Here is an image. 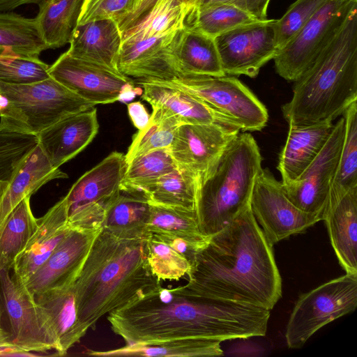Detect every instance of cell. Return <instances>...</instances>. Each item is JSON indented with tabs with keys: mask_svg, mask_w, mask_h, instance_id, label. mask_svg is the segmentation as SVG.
I'll list each match as a JSON object with an SVG mask.
<instances>
[{
	"mask_svg": "<svg viewBox=\"0 0 357 357\" xmlns=\"http://www.w3.org/2000/svg\"><path fill=\"white\" fill-rule=\"evenodd\" d=\"M47 49L34 18L0 12V56L39 58Z\"/></svg>",
	"mask_w": 357,
	"mask_h": 357,
	"instance_id": "4dcf8cb0",
	"label": "cell"
},
{
	"mask_svg": "<svg viewBox=\"0 0 357 357\" xmlns=\"http://www.w3.org/2000/svg\"><path fill=\"white\" fill-rule=\"evenodd\" d=\"M158 0H143L141 6L137 9L136 12H135L130 17H128L122 22H121L119 25L120 30L121 33L123 31L126 30L130 26H132L135 22H136L138 20L142 17L155 4V3ZM181 3H184L188 6L194 7L196 0H176Z\"/></svg>",
	"mask_w": 357,
	"mask_h": 357,
	"instance_id": "bcb514c9",
	"label": "cell"
},
{
	"mask_svg": "<svg viewBox=\"0 0 357 357\" xmlns=\"http://www.w3.org/2000/svg\"><path fill=\"white\" fill-rule=\"evenodd\" d=\"M68 175L49 161L40 145L22 163L0 200V234L11 212L25 197H31L47 182Z\"/></svg>",
	"mask_w": 357,
	"mask_h": 357,
	"instance_id": "4316f807",
	"label": "cell"
},
{
	"mask_svg": "<svg viewBox=\"0 0 357 357\" xmlns=\"http://www.w3.org/2000/svg\"><path fill=\"white\" fill-rule=\"evenodd\" d=\"M149 125L132 137L125 158L128 164L134 158L152 151L169 149L178 127L183 124L176 117L152 108Z\"/></svg>",
	"mask_w": 357,
	"mask_h": 357,
	"instance_id": "f35d334b",
	"label": "cell"
},
{
	"mask_svg": "<svg viewBox=\"0 0 357 357\" xmlns=\"http://www.w3.org/2000/svg\"><path fill=\"white\" fill-rule=\"evenodd\" d=\"M190 6L176 0H158L152 8L122 32L119 70L139 79L174 77L170 52L185 26Z\"/></svg>",
	"mask_w": 357,
	"mask_h": 357,
	"instance_id": "8992f818",
	"label": "cell"
},
{
	"mask_svg": "<svg viewBox=\"0 0 357 357\" xmlns=\"http://www.w3.org/2000/svg\"><path fill=\"white\" fill-rule=\"evenodd\" d=\"M150 204L149 233L181 238L197 251L207 243L209 237L202 233L195 210Z\"/></svg>",
	"mask_w": 357,
	"mask_h": 357,
	"instance_id": "1f68e13d",
	"label": "cell"
},
{
	"mask_svg": "<svg viewBox=\"0 0 357 357\" xmlns=\"http://www.w3.org/2000/svg\"><path fill=\"white\" fill-rule=\"evenodd\" d=\"M84 0H43L35 21L48 49L69 43L81 13Z\"/></svg>",
	"mask_w": 357,
	"mask_h": 357,
	"instance_id": "f546056e",
	"label": "cell"
},
{
	"mask_svg": "<svg viewBox=\"0 0 357 357\" xmlns=\"http://www.w3.org/2000/svg\"><path fill=\"white\" fill-rule=\"evenodd\" d=\"M270 0H233L232 4L246 11L260 21L268 20L267 10Z\"/></svg>",
	"mask_w": 357,
	"mask_h": 357,
	"instance_id": "ee69618b",
	"label": "cell"
},
{
	"mask_svg": "<svg viewBox=\"0 0 357 357\" xmlns=\"http://www.w3.org/2000/svg\"><path fill=\"white\" fill-rule=\"evenodd\" d=\"M68 201L65 195L41 218L24 249L15 259L12 275L23 285L49 258L69 232Z\"/></svg>",
	"mask_w": 357,
	"mask_h": 357,
	"instance_id": "d6986e66",
	"label": "cell"
},
{
	"mask_svg": "<svg viewBox=\"0 0 357 357\" xmlns=\"http://www.w3.org/2000/svg\"><path fill=\"white\" fill-rule=\"evenodd\" d=\"M342 116L334 125L321 151L296 180L282 183L288 199L303 212L323 220L344 138Z\"/></svg>",
	"mask_w": 357,
	"mask_h": 357,
	"instance_id": "5bb4252c",
	"label": "cell"
},
{
	"mask_svg": "<svg viewBox=\"0 0 357 357\" xmlns=\"http://www.w3.org/2000/svg\"><path fill=\"white\" fill-rule=\"evenodd\" d=\"M43 0H0V12H8L24 4H38Z\"/></svg>",
	"mask_w": 357,
	"mask_h": 357,
	"instance_id": "681fc988",
	"label": "cell"
},
{
	"mask_svg": "<svg viewBox=\"0 0 357 357\" xmlns=\"http://www.w3.org/2000/svg\"><path fill=\"white\" fill-rule=\"evenodd\" d=\"M220 341L203 338L169 340L126 344L108 351H90L94 356L195 357L222 356Z\"/></svg>",
	"mask_w": 357,
	"mask_h": 357,
	"instance_id": "f1b7e54d",
	"label": "cell"
},
{
	"mask_svg": "<svg viewBox=\"0 0 357 357\" xmlns=\"http://www.w3.org/2000/svg\"><path fill=\"white\" fill-rule=\"evenodd\" d=\"M40 354L25 350L10 341L0 345V356H40Z\"/></svg>",
	"mask_w": 357,
	"mask_h": 357,
	"instance_id": "c3c4849f",
	"label": "cell"
},
{
	"mask_svg": "<svg viewBox=\"0 0 357 357\" xmlns=\"http://www.w3.org/2000/svg\"><path fill=\"white\" fill-rule=\"evenodd\" d=\"M282 107L289 125L333 122L357 101V5L296 80Z\"/></svg>",
	"mask_w": 357,
	"mask_h": 357,
	"instance_id": "277c9868",
	"label": "cell"
},
{
	"mask_svg": "<svg viewBox=\"0 0 357 357\" xmlns=\"http://www.w3.org/2000/svg\"><path fill=\"white\" fill-rule=\"evenodd\" d=\"M328 0H296L273 28L278 51L282 49Z\"/></svg>",
	"mask_w": 357,
	"mask_h": 357,
	"instance_id": "60d3db41",
	"label": "cell"
},
{
	"mask_svg": "<svg viewBox=\"0 0 357 357\" xmlns=\"http://www.w3.org/2000/svg\"><path fill=\"white\" fill-rule=\"evenodd\" d=\"M240 131L219 123L181 124L169 151L177 169L195 179L200 187Z\"/></svg>",
	"mask_w": 357,
	"mask_h": 357,
	"instance_id": "7c38bea8",
	"label": "cell"
},
{
	"mask_svg": "<svg viewBox=\"0 0 357 357\" xmlns=\"http://www.w3.org/2000/svg\"><path fill=\"white\" fill-rule=\"evenodd\" d=\"M257 21L236 27L215 38L225 75L256 77L278 52L273 22Z\"/></svg>",
	"mask_w": 357,
	"mask_h": 357,
	"instance_id": "2e32d148",
	"label": "cell"
},
{
	"mask_svg": "<svg viewBox=\"0 0 357 357\" xmlns=\"http://www.w3.org/2000/svg\"><path fill=\"white\" fill-rule=\"evenodd\" d=\"M144 79L183 91L201 99L241 131H259L267 123L266 107L234 77L178 75L166 79Z\"/></svg>",
	"mask_w": 357,
	"mask_h": 357,
	"instance_id": "ba28073f",
	"label": "cell"
},
{
	"mask_svg": "<svg viewBox=\"0 0 357 357\" xmlns=\"http://www.w3.org/2000/svg\"><path fill=\"white\" fill-rule=\"evenodd\" d=\"M257 21L253 16L229 3H218L192 8L185 25L215 38L241 25Z\"/></svg>",
	"mask_w": 357,
	"mask_h": 357,
	"instance_id": "e575fe53",
	"label": "cell"
},
{
	"mask_svg": "<svg viewBox=\"0 0 357 357\" xmlns=\"http://www.w3.org/2000/svg\"><path fill=\"white\" fill-rule=\"evenodd\" d=\"M146 259L152 273L160 280H178L190 268L189 261L151 234L146 242Z\"/></svg>",
	"mask_w": 357,
	"mask_h": 357,
	"instance_id": "ab89813d",
	"label": "cell"
},
{
	"mask_svg": "<svg viewBox=\"0 0 357 357\" xmlns=\"http://www.w3.org/2000/svg\"><path fill=\"white\" fill-rule=\"evenodd\" d=\"M261 162L252 135L238 133L199 188L196 213L204 236L222 230L250 204Z\"/></svg>",
	"mask_w": 357,
	"mask_h": 357,
	"instance_id": "5b68a950",
	"label": "cell"
},
{
	"mask_svg": "<svg viewBox=\"0 0 357 357\" xmlns=\"http://www.w3.org/2000/svg\"><path fill=\"white\" fill-rule=\"evenodd\" d=\"M142 98L152 108L176 117L184 123H219L238 128L201 99L183 91L139 79Z\"/></svg>",
	"mask_w": 357,
	"mask_h": 357,
	"instance_id": "d4e9b609",
	"label": "cell"
},
{
	"mask_svg": "<svg viewBox=\"0 0 357 357\" xmlns=\"http://www.w3.org/2000/svg\"><path fill=\"white\" fill-rule=\"evenodd\" d=\"M10 271H0V297L10 326V342L37 353L54 350L33 299Z\"/></svg>",
	"mask_w": 357,
	"mask_h": 357,
	"instance_id": "ac0fdd59",
	"label": "cell"
},
{
	"mask_svg": "<svg viewBox=\"0 0 357 357\" xmlns=\"http://www.w3.org/2000/svg\"><path fill=\"white\" fill-rule=\"evenodd\" d=\"M128 115L139 130L144 129L149 123L151 115L140 101H135L127 105Z\"/></svg>",
	"mask_w": 357,
	"mask_h": 357,
	"instance_id": "f6af8a7d",
	"label": "cell"
},
{
	"mask_svg": "<svg viewBox=\"0 0 357 357\" xmlns=\"http://www.w3.org/2000/svg\"><path fill=\"white\" fill-rule=\"evenodd\" d=\"M333 125L330 121L307 126L289 125L287 138L278 165L282 183L293 181L303 174L321 151Z\"/></svg>",
	"mask_w": 357,
	"mask_h": 357,
	"instance_id": "484cf974",
	"label": "cell"
},
{
	"mask_svg": "<svg viewBox=\"0 0 357 357\" xmlns=\"http://www.w3.org/2000/svg\"><path fill=\"white\" fill-rule=\"evenodd\" d=\"M38 144L37 135L18 130L0 119V200Z\"/></svg>",
	"mask_w": 357,
	"mask_h": 357,
	"instance_id": "836d02e7",
	"label": "cell"
},
{
	"mask_svg": "<svg viewBox=\"0 0 357 357\" xmlns=\"http://www.w3.org/2000/svg\"><path fill=\"white\" fill-rule=\"evenodd\" d=\"M158 236L161 240L168 244L174 250L185 257L192 264L197 250L185 241L169 236Z\"/></svg>",
	"mask_w": 357,
	"mask_h": 357,
	"instance_id": "7dc6e473",
	"label": "cell"
},
{
	"mask_svg": "<svg viewBox=\"0 0 357 357\" xmlns=\"http://www.w3.org/2000/svg\"><path fill=\"white\" fill-rule=\"evenodd\" d=\"M357 307V273L333 279L297 300L285 332L289 348L298 349L318 330Z\"/></svg>",
	"mask_w": 357,
	"mask_h": 357,
	"instance_id": "9c48e42d",
	"label": "cell"
},
{
	"mask_svg": "<svg viewBox=\"0 0 357 357\" xmlns=\"http://www.w3.org/2000/svg\"><path fill=\"white\" fill-rule=\"evenodd\" d=\"M170 59L174 77L225 75L215 38L185 25L173 41Z\"/></svg>",
	"mask_w": 357,
	"mask_h": 357,
	"instance_id": "603a6c76",
	"label": "cell"
},
{
	"mask_svg": "<svg viewBox=\"0 0 357 357\" xmlns=\"http://www.w3.org/2000/svg\"><path fill=\"white\" fill-rule=\"evenodd\" d=\"M127 168L125 155L114 151L77 180L66 194L70 228L102 229L109 206L121 192Z\"/></svg>",
	"mask_w": 357,
	"mask_h": 357,
	"instance_id": "30bf717a",
	"label": "cell"
},
{
	"mask_svg": "<svg viewBox=\"0 0 357 357\" xmlns=\"http://www.w3.org/2000/svg\"><path fill=\"white\" fill-rule=\"evenodd\" d=\"M270 310L192 296L160 285L107 316L126 344L203 338L220 342L265 335Z\"/></svg>",
	"mask_w": 357,
	"mask_h": 357,
	"instance_id": "6da1fadb",
	"label": "cell"
},
{
	"mask_svg": "<svg viewBox=\"0 0 357 357\" xmlns=\"http://www.w3.org/2000/svg\"><path fill=\"white\" fill-rule=\"evenodd\" d=\"M121 43L122 33L116 20H96L77 25L66 52L75 58L120 72L118 64Z\"/></svg>",
	"mask_w": 357,
	"mask_h": 357,
	"instance_id": "7402d4cb",
	"label": "cell"
},
{
	"mask_svg": "<svg viewBox=\"0 0 357 357\" xmlns=\"http://www.w3.org/2000/svg\"><path fill=\"white\" fill-rule=\"evenodd\" d=\"M181 292L271 310L282 296L273 245L246 206L195 254Z\"/></svg>",
	"mask_w": 357,
	"mask_h": 357,
	"instance_id": "7a4b0ae2",
	"label": "cell"
},
{
	"mask_svg": "<svg viewBox=\"0 0 357 357\" xmlns=\"http://www.w3.org/2000/svg\"><path fill=\"white\" fill-rule=\"evenodd\" d=\"M73 284L33 298L41 324L59 356L66 355L88 331L77 317Z\"/></svg>",
	"mask_w": 357,
	"mask_h": 357,
	"instance_id": "ffe728a7",
	"label": "cell"
},
{
	"mask_svg": "<svg viewBox=\"0 0 357 357\" xmlns=\"http://www.w3.org/2000/svg\"><path fill=\"white\" fill-rule=\"evenodd\" d=\"M122 192L109 206L102 229L119 238L146 241L151 204L141 193Z\"/></svg>",
	"mask_w": 357,
	"mask_h": 357,
	"instance_id": "83f0119b",
	"label": "cell"
},
{
	"mask_svg": "<svg viewBox=\"0 0 357 357\" xmlns=\"http://www.w3.org/2000/svg\"><path fill=\"white\" fill-rule=\"evenodd\" d=\"M143 0H84L77 24L112 19L119 24L137 10Z\"/></svg>",
	"mask_w": 357,
	"mask_h": 357,
	"instance_id": "7bdbcfd3",
	"label": "cell"
},
{
	"mask_svg": "<svg viewBox=\"0 0 357 357\" xmlns=\"http://www.w3.org/2000/svg\"><path fill=\"white\" fill-rule=\"evenodd\" d=\"M97 109L69 116L37 134L38 144L56 168L84 149L98 132Z\"/></svg>",
	"mask_w": 357,
	"mask_h": 357,
	"instance_id": "44dd1931",
	"label": "cell"
},
{
	"mask_svg": "<svg viewBox=\"0 0 357 357\" xmlns=\"http://www.w3.org/2000/svg\"><path fill=\"white\" fill-rule=\"evenodd\" d=\"M50 66L39 58L0 56V82L24 84L50 77Z\"/></svg>",
	"mask_w": 357,
	"mask_h": 357,
	"instance_id": "b9f144b4",
	"label": "cell"
},
{
	"mask_svg": "<svg viewBox=\"0 0 357 357\" xmlns=\"http://www.w3.org/2000/svg\"><path fill=\"white\" fill-rule=\"evenodd\" d=\"M199 188L195 179L176 169L143 189L140 193L151 204L196 211Z\"/></svg>",
	"mask_w": 357,
	"mask_h": 357,
	"instance_id": "d590c367",
	"label": "cell"
},
{
	"mask_svg": "<svg viewBox=\"0 0 357 357\" xmlns=\"http://www.w3.org/2000/svg\"><path fill=\"white\" fill-rule=\"evenodd\" d=\"M176 169L169 149L144 153L128 164L121 191L140 193L143 189Z\"/></svg>",
	"mask_w": 357,
	"mask_h": 357,
	"instance_id": "74e56055",
	"label": "cell"
},
{
	"mask_svg": "<svg viewBox=\"0 0 357 357\" xmlns=\"http://www.w3.org/2000/svg\"><path fill=\"white\" fill-rule=\"evenodd\" d=\"M0 119L22 132L38 134L56 122L94 105L52 77L24 84L0 82Z\"/></svg>",
	"mask_w": 357,
	"mask_h": 357,
	"instance_id": "52a82bcc",
	"label": "cell"
},
{
	"mask_svg": "<svg viewBox=\"0 0 357 357\" xmlns=\"http://www.w3.org/2000/svg\"><path fill=\"white\" fill-rule=\"evenodd\" d=\"M10 341V333L0 328V345Z\"/></svg>",
	"mask_w": 357,
	"mask_h": 357,
	"instance_id": "816d5d0a",
	"label": "cell"
},
{
	"mask_svg": "<svg viewBox=\"0 0 357 357\" xmlns=\"http://www.w3.org/2000/svg\"><path fill=\"white\" fill-rule=\"evenodd\" d=\"M30 197H25L11 212L0 234V271L13 268L37 228L38 218L31 211Z\"/></svg>",
	"mask_w": 357,
	"mask_h": 357,
	"instance_id": "d6a6232c",
	"label": "cell"
},
{
	"mask_svg": "<svg viewBox=\"0 0 357 357\" xmlns=\"http://www.w3.org/2000/svg\"><path fill=\"white\" fill-rule=\"evenodd\" d=\"M253 215L271 245L305 231L320 220L296 206L286 196L282 183L261 169L252 193Z\"/></svg>",
	"mask_w": 357,
	"mask_h": 357,
	"instance_id": "9a60e30c",
	"label": "cell"
},
{
	"mask_svg": "<svg viewBox=\"0 0 357 357\" xmlns=\"http://www.w3.org/2000/svg\"><path fill=\"white\" fill-rule=\"evenodd\" d=\"M342 116L344 138L328 200L337 199L357 186V101L347 109Z\"/></svg>",
	"mask_w": 357,
	"mask_h": 357,
	"instance_id": "8d00e7d4",
	"label": "cell"
},
{
	"mask_svg": "<svg viewBox=\"0 0 357 357\" xmlns=\"http://www.w3.org/2000/svg\"><path fill=\"white\" fill-rule=\"evenodd\" d=\"M2 313H3V310H2L1 307H0V328H1Z\"/></svg>",
	"mask_w": 357,
	"mask_h": 357,
	"instance_id": "f5cc1de1",
	"label": "cell"
},
{
	"mask_svg": "<svg viewBox=\"0 0 357 357\" xmlns=\"http://www.w3.org/2000/svg\"><path fill=\"white\" fill-rule=\"evenodd\" d=\"M233 0H196L193 8L218 3L232 4Z\"/></svg>",
	"mask_w": 357,
	"mask_h": 357,
	"instance_id": "f907efd6",
	"label": "cell"
},
{
	"mask_svg": "<svg viewBox=\"0 0 357 357\" xmlns=\"http://www.w3.org/2000/svg\"><path fill=\"white\" fill-rule=\"evenodd\" d=\"M146 240L101 229L74 282L77 317L87 330L104 315L160 286L146 259Z\"/></svg>",
	"mask_w": 357,
	"mask_h": 357,
	"instance_id": "3957f363",
	"label": "cell"
},
{
	"mask_svg": "<svg viewBox=\"0 0 357 357\" xmlns=\"http://www.w3.org/2000/svg\"><path fill=\"white\" fill-rule=\"evenodd\" d=\"M357 0H328L273 59L278 74L296 81L339 30Z\"/></svg>",
	"mask_w": 357,
	"mask_h": 357,
	"instance_id": "8fae6325",
	"label": "cell"
},
{
	"mask_svg": "<svg viewBox=\"0 0 357 357\" xmlns=\"http://www.w3.org/2000/svg\"><path fill=\"white\" fill-rule=\"evenodd\" d=\"M323 220L340 265L347 273H357V186L328 200Z\"/></svg>",
	"mask_w": 357,
	"mask_h": 357,
	"instance_id": "cb8c5ba5",
	"label": "cell"
},
{
	"mask_svg": "<svg viewBox=\"0 0 357 357\" xmlns=\"http://www.w3.org/2000/svg\"><path fill=\"white\" fill-rule=\"evenodd\" d=\"M100 230L70 228L45 263L21 285L31 298L73 285Z\"/></svg>",
	"mask_w": 357,
	"mask_h": 357,
	"instance_id": "e0dca14e",
	"label": "cell"
},
{
	"mask_svg": "<svg viewBox=\"0 0 357 357\" xmlns=\"http://www.w3.org/2000/svg\"><path fill=\"white\" fill-rule=\"evenodd\" d=\"M50 77L93 103L109 104L133 98V82L120 72L71 56L66 52L49 67Z\"/></svg>",
	"mask_w": 357,
	"mask_h": 357,
	"instance_id": "4fadbf2b",
	"label": "cell"
}]
</instances>
